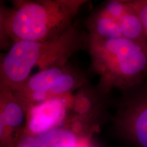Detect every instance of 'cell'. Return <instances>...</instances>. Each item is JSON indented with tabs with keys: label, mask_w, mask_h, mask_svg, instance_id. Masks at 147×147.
Wrapping results in <instances>:
<instances>
[{
	"label": "cell",
	"mask_w": 147,
	"mask_h": 147,
	"mask_svg": "<svg viewBox=\"0 0 147 147\" xmlns=\"http://www.w3.org/2000/svg\"><path fill=\"white\" fill-rule=\"evenodd\" d=\"M122 93L110 117L114 134L134 147H147V82Z\"/></svg>",
	"instance_id": "5b68a950"
},
{
	"label": "cell",
	"mask_w": 147,
	"mask_h": 147,
	"mask_svg": "<svg viewBox=\"0 0 147 147\" xmlns=\"http://www.w3.org/2000/svg\"><path fill=\"white\" fill-rule=\"evenodd\" d=\"M100 7L118 22L123 37L138 42H147L138 14L129 0H109Z\"/></svg>",
	"instance_id": "9c48e42d"
},
{
	"label": "cell",
	"mask_w": 147,
	"mask_h": 147,
	"mask_svg": "<svg viewBox=\"0 0 147 147\" xmlns=\"http://www.w3.org/2000/svg\"><path fill=\"white\" fill-rule=\"evenodd\" d=\"M88 34L105 39L123 38L118 22L100 6L85 21Z\"/></svg>",
	"instance_id": "30bf717a"
},
{
	"label": "cell",
	"mask_w": 147,
	"mask_h": 147,
	"mask_svg": "<svg viewBox=\"0 0 147 147\" xmlns=\"http://www.w3.org/2000/svg\"><path fill=\"white\" fill-rule=\"evenodd\" d=\"M89 34L74 23L56 39L43 42L18 41L1 55L0 89H12L27 80L35 68L38 71L69 61L75 53L87 52Z\"/></svg>",
	"instance_id": "7a4b0ae2"
},
{
	"label": "cell",
	"mask_w": 147,
	"mask_h": 147,
	"mask_svg": "<svg viewBox=\"0 0 147 147\" xmlns=\"http://www.w3.org/2000/svg\"><path fill=\"white\" fill-rule=\"evenodd\" d=\"M93 136L76 128L61 127L36 135L21 133L12 147H74L83 138Z\"/></svg>",
	"instance_id": "ba28073f"
},
{
	"label": "cell",
	"mask_w": 147,
	"mask_h": 147,
	"mask_svg": "<svg viewBox=\"0 0 147 147\" xmlns=\"http://www.w3.org/2000/svg\"><path fill=\"white\" fill-rule=\"evenodd\" d=\"M74 93L29 107L22 133L36 135L61 127L79 129L86 125L79 115Z\"/></svg>",
	"instance_id": "8992f818"
},
{
	"label": "cell",
	"mask_w": 147,
	"mask_h": 147,
	"mask_svg": "<svg viewBox=\"0 0 147 147\" xmlns=\"http://www.w3.org/2000/svg\"><path fill=\"white\" fill-rule=\"evenodd\" d=\"M27 109L12 90L0 89V147H12L23 132Z\"/></svg>",
	"instance_id": "52a82bcc"
},
{
	"label": "cell",
	"mask_w": 147,
	"mask_h": 147,
	"mask_svg": "<svg viewBox=\"0 0 147 147\" xmlns=\"http://www.w3.org/2000/svg\"><path fill=\"white\" fill-rule=\"evenodd\" d=\"M74 147H101L95 140V136L82 138Z\"/></svg>",
	"instance_id": "8fae6325"
},
{
	"label": "cell",
	"mask_w": 147,
	"mask_h": 147,
	"mask_svg": "<svg viewBox=\"0 0 147 147\" xmlns=\"http://www.w3.org/2000/svg\"><path fill=\"white\" fill-rule=\"evenodd\" d=\"M90 84L86 74L68 61L38 71L10 89L28 110L31 106L74 93Z\"/></svg>",
	"instance_id": "277c9868"
},
{
	"label": "cell",
	"mask_w": 147,
	"mask_h": 147,
	"mask_svg": "<svg viewBox=\"0 0 147 147\" xmlns=\"http://www.w3.org/2000/svg\"><path fill=\"white\" fill-rule=\"evenodd\" d=\"M88 53L99 76L97 87L109 95L113 89L126 92L145 81L147 42L125 38L105 39L89 34Z\"/></svg>",
	"instance_id": "3957f363"
},
{
	"label": "cell",
	"mask_w": 147,
	"mask_h": 147,
	"mask_svg": "<svg viewBox=\"0 0 147 147\" xmlns=\"http://www.w3.org/2000/svg\"><path fill=\"white\" fill-rule=\"evenodd\" d=\"M89 1L15 0L12 6L1 3V47L18 41L56 39L74 24V18Z\"/></svg>",
	"instance_id": "6da1fadb"
}]
</instances>
